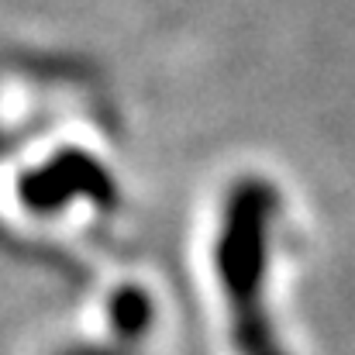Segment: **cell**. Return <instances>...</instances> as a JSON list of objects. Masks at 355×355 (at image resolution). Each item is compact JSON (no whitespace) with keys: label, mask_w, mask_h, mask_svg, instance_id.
I'll return each instance as SVG.
<instances>
[{"label":"cell","mask_w":355,"mask_h":355,"mask_svg":"<svg viewBox=\"0 0 355 355\" xmlns=\"http://www.w3.org/2000/svg\"><path fill=\"white\" fill-rule=\"evenodd\" d=\"M269 214V193L262 183H241L232 204V228H225V283L232 286V307L238 321V342L245 355H279L269 349V331L262 321V228Z\"/></svg>","instance_id":"6da1fadb"}]
</instances>
